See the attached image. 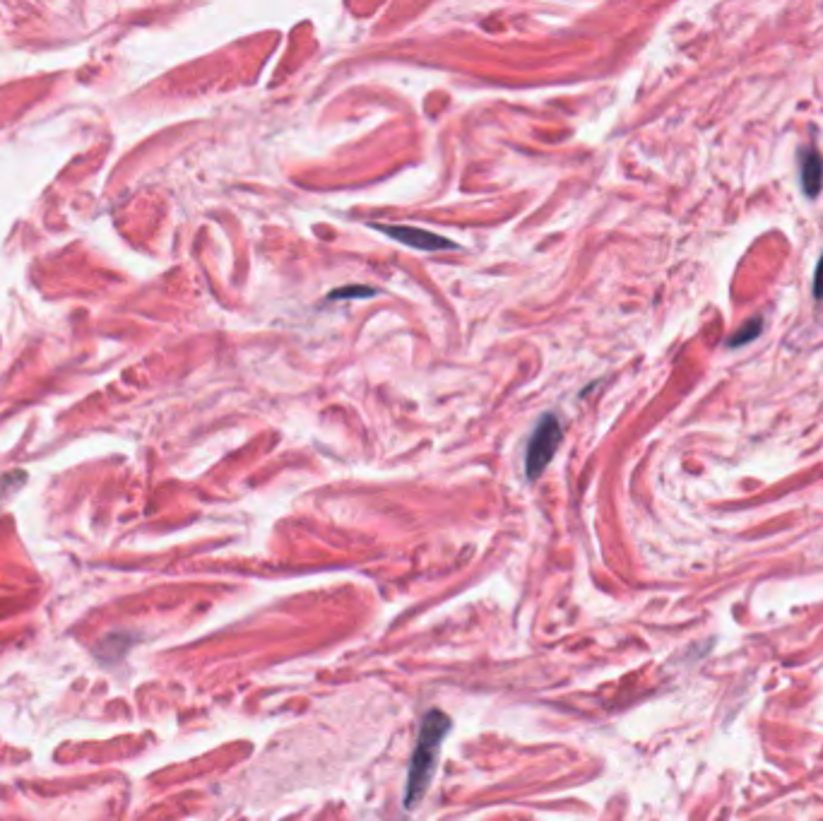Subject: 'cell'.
Returning <instances> with one entry per match:
<instances>
[{"label": "cell", "instance_id": "6da1fadb", "mask_svg": "<svg viewBox=\"0 0 823 821\" xmlns=\"http://www.w3.org/2000/svg\"><path fill=\"white\" fill-rule=\"evenodd\" d=\"M451 730V720L443 716L441 711H431L424 718L422 732H419L417 747H414L410 773H407V790H405V805L414 807L422 800L426 788H429L431 773H434L438 749H441L443 737Z\"/></svg>", "mask_w": 823, "mask_h": 821}, {"label": "cell", "instance_id": "7a4b0ae2", "mask_svg": "<svg viewBox=\"0 0 823 821\" xmlns=\"http://www.w3.org/2000/svg\"><path fill=\"white\" fill-rule=\"evenodd\" d=\"M561 436H564V431H561L559 417L544 415L540 424H537V429L532 431L528 453H525V472H528L530 480H537L544 468L552 463L554 453L559 451Z\"/></svg>", "mask_w": 823, "mask_h": 821}, {"label": "cell", "instance_id": "3957f363", "mask_svg": "<svg viewBox=\"0 0 823 821\" xmlns=\"http://www.w3.org/2000/svg\"><path fill=\"white\" fill-rule=\"evenodd\" d=\"M378 232L388 234L390 239L400 241V244L419 248V251H441V248H453V241L446 236H438L434 232H424L417 227H402V224H371Z\"/></svg>", "mask_w": 823, "mask_h": 821}, {"label": "cell", "instance_id": "277c9868", "mask_svg": "<svg viewBox=\"0 0 823 821\" xmlns=\"http://www.w3.org/2000/svg\"><path fill=\"white\" fill-rule=\"evenodd\" d=\"M799 179H802L804 196L816 198L823 186V159L816 150H807L799 162Z\"/></svg>", "mask_w": 823, "mask_h": 821}, {"label": "cell", "instance_id": "5b68a950", "mask_svg": "<svg viewBox=\"0 0 823 821\" xmlns=\"http://www.w3.org/2000/svg\"><path fill=\"white\" fill-rule=\"evenodd\" d=\"M761 330H763V318H761V316L751 318L749 323H744V326L739 328L737 333H734L730 340H727V345H730L732 350H737V347L746 345V342H751V340H756V338H759V335H761Z\"/></svg>", "mask_w": 823, "mask_h": 821}, {"label": "cell", "instance_id": "8992f818", "mask_svg": "<svg viewBox=\"0 0 823 821\" xmlns=\"http://www.w3.org/2000/svg\"><path fill=\"white\" fill-rule=\"evenodd\" d=\"M376 294V289L373 287H345V289H337V292L330 294V299H345V297H373Z\"/></svg>", "mask_w": 823, "mask_h": 821}, {"label": "cell", "instance_id": "52a82bcc", "mask_svg": "<svg viewBox=\"0 0 823 821\" xmlns=\"http://www.w3.org/2000/svg\"><path fill=\"white\" fill-rule=\"evenodd\" d=\"M814 297L823 299V256L819 258V265H816V275H814Z\"/></svg>", "mask_w": 823, "mask_h": 821}]
</instances>
